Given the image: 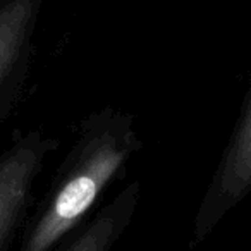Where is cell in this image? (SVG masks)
<instances>
[{
    "mask_svg": "<svg viewBox=\"0 0 251 251\" xmlns=\"http://www.w3.org/2000/svg\"><path fill=\"white\" fill-rule=\"evenodd\" d=\"M141 147L131 114L103 107L88 115L49 191L29 213L16 251H55L90 219L107 188Z\"/></svg>",
    "mask_w": 251,
    "mask_h": 251,
    "instance_id": "1",
    "label": "cell"
},
{
    "mask_svg": "<svg viewBox=\"0 0 251 251\" xmlns=\"http://www.w3.org/2000/svg\"><path fill=\"white\" fill-rule=\"evenodd\" d=\"M140 191V181L124 186L55 251H110L136 213Z\"/></svg>",
    "mask_w": 251,
    "mask_h": 251,
    "instance_id": "5",
    "label": "cell"
},
{
    "mask_svg": "<svg viewBox=\"0 0 251 251\" xmlns=\"http://www.w3.org/2000/svg\"><path fill=\"white\" fill-rule=\"evenodd\" d=\"M251 193V77L241 114L193 222L191 246H198Z\"/></svg>",
    "mask_w": 251,
    "mask_h": 251,
    "instance_id": "3",
    "label": "cell"
},
{
    "mask_svg": "<svg viewBox=\"0 0 251 251\" xmlns=\"http://www.w3.org/2000/svg\"><path fill=\"white\" fill-rule=\"evenodd\" d=\"M42 0H7L0 7V122L25 88Z\"/></svg>",
    "mask_w": 251,
    "mask_h": 251,
    "instance_id": "4",
    "label": "cell"
},
{
    "mask_svg": "<svg viewBox=\"0 0 251 251\" xmlns=\"http://www.w3.org/2000/svg\"><path fill=\"white\" fill-rule=\"evenodd\" d=\"M57 140L35 129L14 140L0 153V251H12L29 217L36 181Z\"/></svg>",
    "mask_w": 251,
    "mask_h": 251,
    "instance_id": "2",
    "label": "cell"
}]
</instances>
